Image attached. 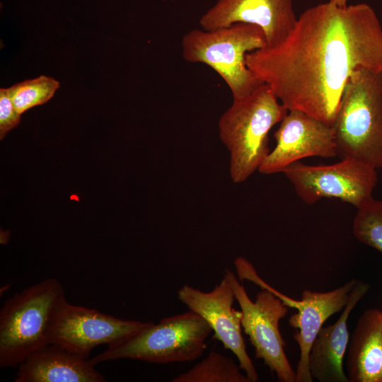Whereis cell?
<instances>
[{
  "mask_svg": "<svg viewBox=\"0 0 382 382\" xmlns=\"http://www.w3.org/2000/svg\"><path fill=\"white\" fill-rule=\"evenodd\" d=\"M245 62L288 111L333 126L352 74L382 71V26L367 4L328 1L303 12L282 44L248 52Z\"/></svg>",
  "mask_w": 382,
  "mask_h": 382,
  "instance_id": "cell-1",
  "label": "cell"
},
{
  "mask_svg": "<svg viewBox=\"0 0 382 382\" xmlns=\"http://www.w3.org/2000/svg\"><path fill=\"white\" fill-rule=\"evenodd\" d=\"M287 112L265 83L245 98L233 99L218 127L230 154L229 172L234 183L244 182L259 169L270 152L268 134Z\"/></svg>",
  "mask_w": 382,
  "mask_h": 382,
  "instance_id": "cell-2",
  "label": "cell"
},
{
  "mask_svg": "<svg viewBox=\"0 0 382 382\" xmlns=\"http://www.w3.org/2000/svg\"><path fill=\"white\" fill-rule=\"evenodd\" d=\"M332 127L340 159L382 168V71L359 68L352 74Z\"/></svg>",
  "mask_w": 382,
  "mask_h": 382,
  "instance_id": "cell-3",
  "label": "cell"
},
{
  "mask_svg": "<svg viewBox=\"0 0 382 382\" xmlns=\"http://www.w3.org/2000/svg\"><path fill=\"white\" fill-rule=\"evenodd\" d=\"M58 279L50 277L8 298L0 310V367L18 366L50 343L56 311L65 300Z\"/></svg>",
  "mask_w": 382,
  "mask_h": 382,
  "instance_id": "cell-4",
  "label": "cell"
},
{
  "mask_svg": "<svg viewBox=\"0 0 382 382\" xmlns=\"http://www.w3.org/2000/svg\"><path fill=\"white\" fill-rule=\"evenodd\" d=\"M265 47L262 30L241 23L212 30L194 29L182 40L184 59L203 63L214 69L228 86L233 99L249 96L263 83L248 67L245 56Z\"/></svg>",
  "mask_w": 382,
  "mask_h": 382,
  "instance_id": "cell-5",
  "label": "cell"
},
{
  "mask_svg": "<svg viewBox=\"0 0 382 382\" xmlns=\"http://www.w3.org/2000/svg\"><path fill=\"white\" fill-rule=\"evenodd\" d=\"M212 332L199 315L188 311L150 323L127 340L108 346L91 360L96 364L131 359L156 364L187 362L197 359L207 347Z\"/></svg>",
  "mask_w": 382,
  "mask_h": 382,
  "instance_id": "cell-6",
  "label": "cell"
},
{
  "mask_svg": "<svg viewBox=\"0 0 382 382\" xmlns=\"http://www.w3.org/2000/svg\"><path fill=\"white\" fill-rule=\"evenodd\" d=\"M231 284L242 313L241 326L261 359L281 382H296V374L284 352L286 343L279 323L289 311L281 299L270 291L262 289L252 301L238 277L231 270L224 274Z\"/></svg>",
  "mask_w": 382,
  "mask_h": 382,
  "instance_id": "cell-7",
  "label": "cell"
},
{
  "mask_svg": "<svg viewBox=\"0 0 382 382\" xmlns=\"http://www.w3.org/2000/svg\"><path fill=\"white\" fill-rule=\"evenodd\" d=\"M298 197L307 204L335 198L357 209L373 198L376 168L353 158L331 165L310 166L296 161L282 172Z\"/></svg>",
  "mask_w": 382,
  "mask_h": 382,
  "instance_id": "cell-8",
  "label": "cell"
},
{
  "mask_svg": "<svg viewBox=\"0 0 382 382\" xmlns=\"http://www.w3.org/2000/svg\"><path fill=\"white\" fill-rule=\"evenodd\" d=\"M149 323L123 320L96 309L71 304L65 299L56 311L50 343L88 359L96 347L121 343Z\"/></svg>",
  "mask_w": 382,
  "mask_h": 382,
  "instance_id": "cell-9",
  "label": "cell"
},
{
  "mask_svg": "<svg viewBox=\"0 0 382 382\" xmlns=\"http://www.w3.org/2000/svg\"><path fill=\"white\" fill-rule=\"evenodd\" d=\"M178 298L191 310L202 317L214 332V337L237 357L241 370L250 382L258 381V374L247 353L242 335L241 311H236L233 303L236 300L233 288L224 276L219 283L208 292L187 284L178 291Z\"/></svg>",
  "mask_w": 382,
  "mask_h": 382,
  "instance_id": "cell-10",
  "label": "cell"
},
{
  "mask_svg": "<svg viewBox=\"0 0 382 382\" xmlns=\"http://www.w3.org/2000/svg\"><path fill=\"white\" fill-rule=\"evenodd\" d=\"M276 146L258 170L282 173L291 163L308 157L337 156L335 132L330 126L299 110H289L274 133Z\"/></svg>",
  "mask_w": 382,
  "mask_h": 382,
  "instance_id": "cell-11",
  "label": "cell"
},
{
  "mask_svg": "<svg viewBox=\"0 0 382 382\" xmlns=\"http://www.w3.org/2000/svg\"><path fill=\"white\" fill-rule=\"evenodd\" d=\"M297 21L294 0H218L199 20L203 30H212L236 23L259 26L266 47L282 44Z\"/></svg>",
  "mask_w": 382,
  "mask_h": 382,
  "instance_id": "cell-12",
  "label": "cell"
},
{
  "mask_svg": "<svg viewBox=\"0 0 382 382\" xmlns=\"http://www.w3.org/2000/svg\"><path fill=\"white\" fill-rule=\"evenodd\" d=\"M357 281L352 279L344 285L327 292L304 290L299 301L280 293L267 283L264 284V289L279 297L286 306L298 311V313L291 315L289 320L290 325L298 329L293 335L300 351L296 371V382L313 381L308 366L312 343L325 320L346 306Z\"/></svg>",
  "mask_w": 382,
  "mask_h": 382,
  "instance_id": "cell-13",
  "label": "cell"
},
{
  "mask_svg": "<svg viewBox=\"0 0 382 382\" xmlns=\"http://www.w3.org/2000/svg\"><path fill=\"white\" fill-rule=\"evenodd\" d=\"M369 284L358 280L340 318L332 325L322 327L310 349L308 366L313 379L320 382H349L343 369L349 333V316L369 290Z\"/></svg>",
  "mask_w": 382,
  "mask_h": 382,
  "instance_id": "cell-14",
  "label": "cell"
},
{
  "mask_svg": "<svg viewBox=\"0 0 382 382\" xmlns=\"http://www.w3.org/2000/svg\"><path fill=\"white\" fill-rule=\"evenodd\" d=\"M91 359L49 343L18 364L15 382H104Z\"/></svg>",
  "mask_w": 382,
  "mask_h": 382,
  "instance_id": "cell-15",
  "label": "cell"
},
{
  "mask_svg": "<svg viewBox=\"0 0 382 382\" xmlns=\"http://www.w3.org/2000/svg\"><path fill=\"white\" fill-rule=\"evenodd\" d=\"M347 351L349 382H382V311L370 308L364 311Z\"/></svg>",
  "mask_w": 382,
  "mask_h": 382,
  "instance_id": "cell-16",
  "label": "cell"
},
{
  "mask_svg": "<svg viewBox=\"0 0 382 382\" xmlns=\"http://www.w3.org/2000/svg\"><path fill=\"white\" fill-rule=\"evenodd\" d=\"M233 359L215 351L172 382H250Z\"/></svg>",
  "mask_w": 382,
  "mask_h": 382,
  "instance_id": "cell-17",
  "label": "cell"
},
{
  "mask_svg": "<svg viewBox=\"0 0 382 382\" xmlns=\"http://www.w3.org/2000/svg\"><path fill=\"white\" fill-rule=\"evenodd\" d=\"M59 82L52 77L41 75L8 88L17 112L21 115L29 109L47 102L59 88Z\"/></svg>",
  "mask_w": 382,
  "mask_h": 382,
  "instance_id": "cell-18",
  "label": "cell"
},
{
  "mask_svg": "<svg viewBox=\"0 0 382 382\" xmlns=\"http://www.w3.org/2000/svg\"><path fill=\"white\" fill-rule=\"evenodd\" d=\"M352 230L357 239L382 253V200L373 197L357 208Z\"/></svg>",
  "mask_w": 382,
  "mask_h": 382,
  "instance_id": "cell-19",
  "label": "cell"
},
{
  "mask_svg": "<svg viewBox=\"0 0 382 382\" xmlns=\"http://www.w3.org/2000/svg\"><path fill=\"white\" fill-rule=\"evenodd\" d=\"M21 121V115L16 110L8 88H0V139Z\"/></svg>",
  "mask_w": 382,
  "mask_h": 382,
  "instance_id": "cell-20",
  "label": "cell"
},
{
  "mask_svg": "<svg viewBox=\"0 0 382 382\" xmlns=\"http://www.w3.org/2000/svg\"><path fill=\"white\" fill-rule=\"evenodd\" d=\"M328 1L335 4L340 6H345L347 5V0H328Z\"/></svg>",
  "mask_w": 382,
  "mask_h": 382,
  "instance_id": "cell-21",
  "label": "cell"
}]
</instances>
